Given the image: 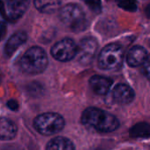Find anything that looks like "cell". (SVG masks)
I'll return each instance as SVG.
<instances>
[{
    "label": "cell",
    "mask_w": 150,
    "mask_h": 150,
    "mask_svg": "<svg viewBox=\"0 0 150 150\" xmlns=\"http://www.w3.org/2000/svg\"><path fill=\"white\" fill-rule=\"evenodd\" d=\"M6 33V24L4 21H0V41H1Z\"/></svg>",
    "instance_id": "cell-19"
},
{
    "label": "cell",
    "mask_w": 150,
    "mask_h": 150,
    "mask_svg": "<svg viewBox=\"0 0 150 150\" xmlns=\"http://www.w3.org/2000/svg\"><path fill=\"white\" fill-rule=\"evenodd\" d=\"M17 134V126L13 121L6 117L0 118V139L10 140Z\"/></svg>",
    "instance_id": "cell-13"
},
{
    "label": "cell",
    "mask_w": 150,
    "mask_h": 150,
    "mask_svg": "<svg viewBox=\"0 0 150 150\" xmlns=\"http://www.w3.org/2000/svg\"><path fill=\"white\" fill-rule=\"evenodd\" d=\"M27 39H28V35L24 31H19L13 34L6 42L4 50L5 55L7 57L13 56L15 53V51L27 42Z\"/></svg>",
    "instance_id": "cell-11"
},
{
    "label": "cell",
    "mask_w": 150,
    "mask_h": 150,
    "mask_svg": "<svg viewBox=\"0 0 150 150\" xmlns=\"http://www.w3.org/2000/svg\"><path fill=\"white\" fill-rule=\"evenodd\" d=\"M142 69H143L144 75L148 80H150V55L147 56L146 61L142 64Z\"/></svg>",
    "instance_id": "cell-18"
},
{
    "label": "cell",
    "mask_w": 150,
    "mask_h": 150,
    "mask_svg": "<svg viewBox=\"0 0 150 150\" xmlns=\"http://www.w3.org/2000/svg\"><path fill=\"white\" fill-rule=\"evenodd\" d=\"M34 126L42 135H53L64 128V119L57 113H43L35 118Z\"/></svg>",
    "instance_id": "cell-5"
},
{
    "label": "cell",
    "mask_w": 150,
    "mask_h": 150,
    "mask_svg": "<svg viewBox=\"0 0 150 150\" xmlns=\"http://www.w3.org/2000/svg\"><path fill=\"white\" fill-rule=\"evenodd\" d=\"M89 84L92 90L96 95L105 96L110 91L113 81L108 77L101 76V75H95V76L91 77Z\"/></svg>",
    "instance_id": "cell-10"
},
{
    "label": "cell",
    "mask_w": 150,
    "mask_h": 150,
    "mask_svg": "<svg viewBox=\"0 0 150 150\" xmlns=\"http://www.w3.org/2000/svg\"><path fill=\"white\" fill-rule=\"evenodd\" d=\"M29 6V0H7L6 3L0 1V13L10 22L21 19Z\"/></svg>",
    "instance_id": "cell-6"
},
{
    "label": "cell",
    "mask_w": 150,
    "mask_h": 150,
    "mask_svg": "<svg viewBox=\"0 0 150 150\" xmlns=\"http://www.w3.org/2000/svg\"><path fill=\"white\" fill-rule=\"evenodd\" d=\"M98 44L96 39L88 37L83 39L78 47V57L81 63L88 64L92 61L97 50Z\"/></svg>",
    "instance_id": "cell-8"
},
{
    "label": "cell",
    "mask_w": 150,
    "mask_h": 150,
    "mask_svg": "<svg viewBox=\"0 0 150 150\" xmlns=\"http://www.w3.org/2000/svg\"><path fill=\"white\" fill-rule=\"evenodd\" d=\"M81 122L100 132H111L119 126V121L115 116L95 107H89L84 110Z\"/></svg>",
    "instance_id": "cell-1"
},
{
    "label": "cell",
    "mask_w": 150,
    "mask_h": 150,
    "mask_svg": "<svg viewBox=\"0 0 150 150\" xmlns=\"http://www.w3.org/2000/svg\"><path fill=\"white\" fill-rule=\"evenodd\" d=\"M130 135L133 138H146L150 136V125L141 122L133 125L130 130Z\"/></svg>",
    "instance_id": "cell-16"
},
{
    "label": "cell",
    "mask_w": 150,
    "mask_h": 150,
    "mask_svg": "<svg viewBox=\"0 0 150 150\" xmlns=\"http://www.w3.org/2000/svg\"><path fill=\"white\" fill-rule=\"evenodd\" d=\"M35 8L43 13H52L56 12L60 5L59 0H34Z\"/></svg>",
    "instance_id": "cell-15"
},
{
    "label": "cell",
    "mask_w": 150,
    "mask_h": 150,
    "mask_svg": "<svg viewBox=\"0 0 150 150\" xmlns=\"http://www.w3.org/2000/svg\"><path fill=\"white\" fill-rule=\"evenodd\" d=\"M147 57L146 50L141 46H133L127 53L126 61L130 66L135 67L143 64Z\"/></svg>",
    "instance_id": "cell-12"
},
{
    "label": "cell",
    "mask_w": 150,
    "mask_h": 150,
    "mask_svg": "<svg viewBox=\"0 0 150 150\" xmlns=\"http://www.w3.org/2000/svg\"><path fill=\"white\" fill-rule=\"evenodd\" d=\"M7 106L9 107V109H11L12 110H17L19 109V104L15 100H10L7 103Z\"/></svg>",
    "instance_id": "cell-20"
},
{
    "label": "cell",
    "mask_w": 150,
    "mask_h": 150,
    "mask_svg": "<svg viewBox=\"0 0 150 150\" xmlns=\"http://www.w3.org/2000/svg\"><path fill=\"white\" fill-rule=\"evenodd\" d=\"M112 96L116 103L119 104H127L133 100L135 94L132 88L128 85L117 84L113 89Z\"/></svg>",
    "instance_id": "cell-9"
},
{
    "label": "cell",
    "mask_w": 150,
    "mask_h": 150,
    "mask_svg": "<svg viewBox=\"0 0 150 150\" xmlns=\"http://www.w3.org/2000/svg\"><path fill=\"white\" fill-rule=\"evenodd\" d=\"M52 57L61 62L72 59L78 53V46L71 39H63L53 45L51 48Z\"/></svg>",
    "instance_id": "cell-7"
},
{
    "label": "cell",
    "mask_w": 150,
    "mask_h": 150,
    "mask_svg": "<svg viewBox=\"0 0 150 150\" xmlns=\"http://www.w3.org/2000/svg\"><path fill=\"white\" fill-rule=\"evenodd\" d=\"M124 59V50L117 43L105 46L100 52L98 64L103 70L114 71L121 67Z\"/></svg>",
    "instance_id": "cell-4"
},
{
    "label": "cell",
    "mask_w": 150,
    "mask_h": 150,
    "mask_svg": "<svg viewBox=\"0 0 150 150\" xmlns=\"http://www.w3.org/2000/svg\"><path fill=\"white\" fill-rule=\"evenodd\" d=\"M59 18L64 24L73 31H81L87 27V17L81 7L69 4L59 11Z\"/></svg>",
    "instance_id": "cell-3"
},
{
    "label": "cell",
    "mask_w": 150,
    "mask_h": 150,
    "mask_svg": "<svg viewBox=\"0 0 150 150\" xmlns=\"http://www.w3.org/2000/svg\"><path fill=\"white\" fill-rule=\"evenodd\" d=\"M145 13H146V15L150 19V4L146 7V10H145Z\"/></svg>",
    "instance_id": "cell-21"
},
{
    "label": "cell",
    "mask_w": 150,
    "mask_h": 150,
    "mask_svg": "<svg viewBox=\"0 0 150 150\" xmlns=\"http://www.w3.org/2000/svg\"><path fill=\"white\" fill-rule=\"evenodd\" d=\"M86 2L92 11H94L96 13H99L101 11V1L100 0H86Z\"/></svg>",
    "instance_id": "cell-17"
},
{
    "label": "cell",
    "mask_w": 150,
    "mask_h": 150,
    "mask_svg": "<svg viewBox=\"0 0 150 150\" xmlns=\"http://www.w3.org/2000/svg\"><path fill=\"white\" fill-rule=\"evenodd\" d=\"M149 45H150V42H149Z\"/></svg>",
    "instance_id": "cell-23"
},
{
    "label": "cell",
    "mask_w": 150,
    "mask_h": 150,
    "mask_svg": "<svg viewBox=\"0 0 150 150\" xmlns=\"http://www.w3.org/2000/svg\"><path fill=\"white\" fill-rule=\"evenodd\" d=\"M0 82H1V78H0Z\"/></svg>",
    "instance_id": "cell-22"
},
{
    "label": "cell",
    "mask_w": 150,
    "mask_h": 150,
    "mask_svg": "<svg viewBox=\"0 0 150 150\" xmlns=\"http://www.w3.org/2000/svg\"><path fill=\"white\" fill-rule=\"evenodd\" d=\"M21 68L27 73L42 72L48 65V57L43 49L38 46L29 48L20 60Z\"/></svg>",
    "instance_id": "cell-2"
},
{
    "label": "cell",
    "mask_w": 150,
    "mask_h": 150,
    "mask_svg": "<svg viewBox=\"0 0 150 150\" xmlns=\"http://www.w3.org/2000/svg\"><path fill=\"white\" fill-rule=\"evenodd\" d=\"M46 150H75L73 143L64 137H56L47 145Z\"/></svg>",
    "instance_id": "cell-14"
}]
</instances>
